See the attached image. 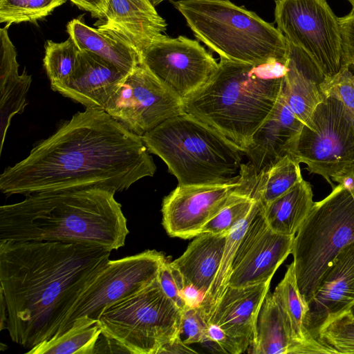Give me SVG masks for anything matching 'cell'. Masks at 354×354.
Listing matches in <instances>:
<instances>
[{
	"label": "cell",
	"mask_w": 354,
	"mask_h": 354,
	"mask_svg": "<svg viewBox=\"0 0 354 354\" xmlns=\"http://www.w3.org/2000/svg\"><path fill=\"white\" fill-rule=\"evenodd\" d=\"M140 136L104 110L86 108L0 176V190L30 194L88 188L115 193L153 176L156 165Z\"/></svg>",
	"instance_id": "1"
},
{
	"label": "cell",
	"mask_w": 354,
	"mask_h": 354,
	"mask_svg": "<svg viewBox=\"0 0 354 354\" xmlns=\"http://www.w3.org/2000/svg\"><path fill=\"white\" fill-rule=\"evenodd\" d=\"M111 252L60 241H0V295L12 341L28 351L52 338Z\"/></svg>",
	"instance_id": "2"
},
{
	"label": "cell",
	"mask_w": 354,
	"mask_h": 354,
	"mask_svg": "<svg viewBox=\"0 0 354 354\" xmlns=\"http://www.w3.org/2000/svg\"><path fill=\"white\" fill-rule=\"evenodd\" d=\"M115 192L88 188L42 192L0 207V241H60L123 247L129 233Z\"/></svg>",
	"instance_id": "3"
},
{
	"label": "cell",
	"mask_w": 354,
	"mask_h": 354,
	"mask_svg": "<svg viewBox=\"0 0 354 354\" xmlns=\"http://www.w3.org/2000/svg\"><path fill=\"white\" fill-rule=\"evenodd\" d=\"M286 62L259 65L220 58L210 80L183 100L185 113L212 127L241 151L274 108L282 91Z\"/></svg>",
	"instance_id": "4"
},
{
	"label": "cell",
	"mask_w": 354,
	"mask_h": 354,
	"mask_svg": "<svg viewBox=\"0 0 354 354\" xmlns=\"http://www.w3.org/2000/svg\"><path fill=\"white\" fill-rule=\"evenodd\" d=\"M141 138L179 185L223 184L241 178L243 153L216 130L187 113L171 118Z\"/></svg>",
	"instance_id": "5"
},
{
	"label": "cell",
	"mask_w": 354,
	"mask_h": 354,
	"mask_svg": "<svg viewBox=\"0 0 354 354\" xmlns=\"http://www.w3.org/2000/svg\"><path fill=\"white\" fill-rule=\"evenodd\" d=\"M198 40L231 62L259 65L286 62L288 41L283 33L255 12L229 0L171 1Z\"/></svg>",
	"instance_id": "6"
},
{
	"label": "cell",
	"mask_w": 354,
	"mask_h": 354,
	"mask_svg": "<svg viewBox=\"0 0 354 354\" xmlns=\"http://www.w3.org/2000/svg\"><path fill=\"white\" fill-rule=\"evenodd\" d=\"M354 241V198L337 184L314 205L297 232L291 254L299 290L308 302L340 251Z\"/></svg>",
	"instance_id": "7"
},
{
	"label": "cell",
	"mask_w": 354,
	"mask_h": 354,
	"mask_svg": "<svg viewBox=\"0 0 354 354\" xmlns=\"http://www.w3.org/2000/svg\"><path fill=\"white\" fill-rule=\"evenodd\" d=\"M183 310L163 292L158 278L106 308L97 323L102 335L123 353L159 354L180 336Z\"/></svg>",
	"instance_id": "8"
},
{
	"label": "cell",
	"mask_w": 354,
	"mask_h": 354,
	"mask_svg": "<svg viewBox=\"0 0 354 354\" xmlns=\"http://www.w3.org/2000/svg\"><path fill=\"white\" fill-rule=\"evenodd\" d=\"M290 155L334 188L333 178L354 164V115L325 97L303 124Z\"/></svg>",
	"instance_id": "9"
},
{
	"label": "cell",
	"mask_w": 354,
	"mask_h": 354,
	"mask_svg": "<svg viewBox=\"0 0 354 354\" xmlns=\"http://www.w3.org/2000/svg\"><path fill=\"white\" fill-rule=\"evenodd\" d=\"M274 21L287 41L305 51L324 78L341 69L340 26L326 0H275Z\"/></svg>",
	"instance_id": "10"
},
{
	"label": "cell",
	"mask_w": 354,
	"mask_h": 354,
	"mask_svg": "<svg viewBox=\"0 0 354 354\" xmlns=\"http://www.w3.org/2000/svg\"><path fill=\"white\" fill-rule=\"evenodd\" d=\"M166 259L162 252L147 250L109 260L82 290L53 337L66 331L80 317H87L97 322L106 308L154 281Z\"/></svg>",
	"instance_id": "11"
},
{
	"label": "cell",
	"mask_w": 354,
	"mask_h": 354,
	"mask_svg": "<svg viewBox=\"0 0 354 354\" xmlns=\"http://www.w3.org/2000/svg\"><path fill=\"white\" fill-rule=\"evenodd\" d=\"M104 111L140 137L164 121L185 113L183 100L142 62L127 74Z\"/></svg>",
	"instance_id": "12"
},
{
	"label": "cell",
	"mask_w": 354,
	"mask_h": 354,
	"mask_svg": "<svg viewBox=\"0 0 354 354\" xmlns=\"http://www.w3.org/2000/svg\"><path fill=\"white\" fill-rule=\"evenodd\" d=\"M141 62L182 100L202 88L218 63L198 40L162 35L140 53Z\"/></svg>",
	"instance_id": "13"
},
{
	"label": "cell",
	"mask_w": 354,
	"mask_h": 354,
	"mask_svg": "<svg viewBox=\"0 0 354 354\" xmlns=\"http://www.w3.org/2000/svg\"><path fill=\"white\" fill-rule=\"evenodd\" d=\"M294 238L269 227L261 203L236 249L229 286L244 287L271 280L291 254Z\"/></svg>",
	"instance_id": "14"
},
{
	"label": "cell",
	"mask_w": 354,
	"mask_h": 354,
	"mask_svg": "<svg viewBox=\"0 0 354 354\" xmlns=\"http://www.w3.org/2000/svg\"><path fill=\"white\" fill-rule=\"evenodd\" d=\"M239 180L211 185L178 186L162 201V225L172 237L188 239L201 234L204 225L235 196Z\"/></svg>",
	"instance_id": "15"
},
{
	"label": "cell",
	"mask_w": 354,
	"mask_h": 354,
	"mask_svg": "<svg viewBox=\"0 0 354 354\" xmlns=\"http://www.w3.org/2000/svg\"><path fill=\"white\" fill-rule=\"evenodd\" d=\"M308 305L306 326L313 337L323 323L353 308L354 241L338 254Z\"/></svg>",
	"instance_id": "16"
},
{
	"label": "cell",
	"mask_w": 354,
	"mask_h": 354,
	"mask_svg": "<svg viewBox=\"0 0 354 354\" xmlns=\"http://www.w3.org/2000/svg\"><path fill=\"white\" fill-rule=\"evenodd\" d=\"M304 123L286 103L282 91L266 120L253 136L244 154L248 168L256 174L267 169L291 152Z\"/></svg>",
	"instance_id": "17"
},
{
	"label": "cell",
	"mask_w": 354,
	"mask_h": 354,
	"mask_svg": "<svg viewBox=\"0 0 354 354\" xmlns=\"http://www.w3.org/2000/svg\"><path fill=\"white\" fill-rule=\"evenodd\" d=\"M270 281L244 287L228 286L208 322L220 326L240 353L252 345L257 316L269 291Z\"/></svg>",
	"instance_id": "18"
},
{
	"label": "cell",
	"mask_w": 354,
	"mask_h": 354,
	"mask_svg": "<svg viewBox=\"0 0 354 354\" xmlns=\"http://www.w3.org/2000/svg\"><path fill=\"white\" fill-rule=\"evenodd\" d=\"M127 74L94 53L80 50L71 78L53 90L86 108L105 110Z\"/></svg>",
	"instance_id": "19"
},
{
	"label": "cell",
	"mask_w": 354,
	"mask_h": 354,
	"mask_svg": "<svg viewBox=\"0 0 354 354\" xmlns=\"http://www.w3.org/2000/svg\"><path fill=\"white\" fill-rule=\"evenodd\" d=\"M103 17L97 28L122 37L140 54L167 26L150 0H108Z\"/></svg>",
	"instance_id": "20"
},
{
	"label": "cell",
	"mask_w": 354,
	"mask_h": 354,
	"mask_svg": "<svg viewBox=\"0 0 354 354\" xmlns=\"http://www.w3.org/2000/svg\"><path fill=\"white\" fill-rule=\"evenodd\" d=\"M286 66L282 93L290 109L304 124L325 97L320 89L324 77L308 54L289 41Z\"/></svg>",
	"instance_id": "21"
},
{
	"label": "cell",
	"mask_w": 354,
	"mask_h": 354,
	"mask_svg": "<svg viewBox=\"0 0 354 354\" xmlns=\"http://www.w3.org/2000/svg\"><path fill=\"white\" fill-rule=\"evenodd\" d=\"M250 349L254 354H308L295 339L282 306L269 291L258 312Z\"/></svg>",
	"instance_id": "22"
},
{
	"label": "cell",
	"mask_w": 354,
	"mask_h": 354,
	"mask_svg": "<svg viewBox=\"0 0 354 354\" xmlns=\"http://www.w3.org/2000/svg\"><path fill=\"white\" fill-rule=\"evenodd\" d=\"M227 234L202 233L185 252L171 261L183 277L185 284L196 287L203 297L216 274L225 250Z\"/></svg>",
	"instance_id": "23"
},
{
	"label": "cell",
	"mask_w": 354,
	"mask_h": 354,
	"mask_svg": "<svg viewBox=\"0 0 354 354\" xmlns=\"http://www.w3.org/2000/svg\"><path fill=\"white\" fill-rule=\"evenodd\" d=\"M9 26L0 30L1 152L12 118L23 113L27 105L26 95L32 82L31 75L25 71L18 73L17 51L8 34Z\"/></svg>",
	"instance_id": "24"
},
{
	"label": "cell",
	"mask_w": 354,
	"mask_h": 354,
	"mask_svg": "<svg viewBox=\"0 0 354 354\" xmlns=\"http://www.w3.org/2000/svg\"><path fill=\"white\" fill-rule=\"evenodd\" d=\"M67 31L80 50L94 53L127 73L141 62L139 52L110 31L91 28L79 19L68 22Z\"/></svg>",
	"instance_id": "25"
},
{
	"label": "cell",
	"mask_w": 354,
	"mask_h": 354,
	"mask_svg": "<svg viewBox=\"0 0 354 354\" xmlns=\"http://www.w3.org/2000/svg\"><path fill=\"white\" fill-rule=\"evenodd\" d=\"M314 203L312 186L303 179L263 207L267 223L277 233L295 236Z\"/></svg>",
	"instance_id": "26"
},
{
	"label": "cell",
	"mask_w": 354,
	"mask_h": 354,
	"mask_svg": "<svg viewBox=\"0 0 354 354\" xmlns=\"http://www.w3.org/2000/svg\"><path fill=\"white\" fill-rule=\"evenodd\" d=\"M273 294L288 316L295 339L306 348L308 354H333L318 342L306 326L308 305L299 290L292 262L288 266Z\"/></svg>",
	"instance_id": "27"
},
{
	"label": "cell",
	"mask_w": 354,
	"mask_h": 354,
	"mask_svg": "<svg viewBox=\"0 0 354 354\" xmlns=\"http://www.w3.org/2000/svg\"><path fill=\"white\" fill-rule=\"evenodd\" d=\"M102 331L97 321L87 317L76 319L57 337L36 345L28 354H93Z\"/></svg>",
	"instance_id": "28"
},
{
	"label": "cell",
	"mask_w": 354,
	"mask_h": 354,
	"mask_svg": "<svg viewBox=\"0 0 354 354\" xmlns=\"http://www.w3.org/2000/svg\"><path fill=\"white\" fill-rule=\"evenodd\" d=\"M261 206L257 200L248 216L236 225L227 236L223 257L212 283L204 295L198 308L201 315L207 323L224 291L229 286L233 261L236 249L249 223Z\"/></svg>",
	"instance_id": "29"
},
{
	"label": "cell",
	"mask_w": 354,
	"mask_h": 354,
	"mask_svg": "<svg viewBox=\"0 0 354 354\" xmlns=\"http://www.w3.org/2000/svg\"><path fill=\"white\" fill-rule=\"evenodd\" d=\"M299 162L290 154L257 174V192L263 207L303 180Z\"/></svg>",
	"instance_id": "30"
},
{
	"label": "cell",
	"mask_w": 354,
	"mask_h": 354,
	"mask_svg": "<svg viewBox=\"0 0 354 354\" xmlns=\"http://www.w3.org/2000/svg\"><path fill=\"white\" fill-rule=\"evenodd\" d=\"M80 52L70 37L60 43L47 41L44 66L52 89L66 84L71 78L79 63Z\"/></svg>",
	"instance_id": "31"
},
{
	"label": "cell",
	"mask_w": 354,
	"mask_h": 354,
	"mask_svg": "<svg viewBox=\"0 0 354 354\" xmlns=\"http://www.w3.org/2000/svg\"><path fill=\"white\" fill-rule=\"evenodd\" d=\"M314 337L331 350L333 354H353V310H348L323 323L316 330Z\"/></svg>",
	"instance_id": "32"
},
{
	"label": "cell",
	"mask_w": 354,
	"mask_h": 354,
	"mask_svg": "<svg viewBox=\"0 0 354 354\" xmlns=\"http://www.w3.org/2000/svg\"><path fill=\"white\" fill-rule=\"evenodd\" d=\"M257 201L245 194L241 183L234 198L204 225L201 234H228L248 216Z\"/></svg>",
	"instance_id": "33"
},
{
	"label": "cell",
	"mask_w": 354,
	"mask_h": 354,
	"mask_svg": "<svg viewBox=\"0 0 354 354\" xmlns=\"http://www.w3.org/2000/svg\"><path fill=\"white\" fill-rule=\"evenodd\" d=\"M66 0H0V22L33 21L50 14Z\"/></svg>",
	"instance_id": "34"
},
{
	"label": "cell",
	"mask_w": 354,
	"mask_h": 354,
	"mask_svg": "<svg viewBox=\"0 0 354 354\" xmlns=\"http://www.w3.org/2000/svg\"><path fill=\"white\" fill-rule=\"evenodd\" d=\"M320 89L324 97L340 101L354 115V73L348 66L343 65L336 74L325 77Z\"/></svg>",
	"instance_id": "35"
},
{
	"label": "cell",
	"mask_w": 354,
	"mask_h": 354,
	"mask_svg": "<svg viewBox=\"0 0 354 354\" xmlns=\"http://www.w3.org/2000/svg\"><path fill=\"white\" fill-rule=\"evenodd\" d=\"M158 281L165 294L183 311L187 307L182 295L185 281L180 272L167 259L160 268Z\"/></svg>",
	"instance_id": "36"
},
{
	"label": "cell",
	"mask_w": 354,
	"mask_h": 354,
	"mask_svg": "<svg viewBox=\"0 0 354 354\" xmlns=\"http://www.w3.org/2000/svg\"><path fill=\"white\" fill-rule=\"evenodd\" d=\"M207 325L198 308L186 307L183 311L181 323L180 335L185 337L183 342L187 345L203 343Z\"/></svg>",
	"instance_id": "37"
},
{
	"label": "cell",
	"mask_w": 354,
	"mask_h": 354,
	"mask_svg": "<svg viewBox=\"0 0 354 354\" xmlns=\"http://www.w3.org/2000/svg\"><path fill=\"white\" fill-rule=\"evenodd\" d=\"M342 38L343 65L354 71V8L338 18Z\"/></svg>",
	"instance_id": "38"
},
{
	"label": "cell",
	"mask_w": 354,
	"mask_h": 354,
	"mask_svg": "<svg viewBox=\"0 0 354 354\" xmlns=\"http://www.w3.org/2000/svg\"><path fill=\"white\" fill-rule=\"evenodd\" d=\"M207 342L216 344L223 352L240 354L239 350L233 340L220 326L214 323H207L203 343Z\"/></svg>",
	"instance_id": "39"
},
{
	"label": "cell",
	"mask_w": 354,
	"mask_h": 354,
	"mask_svg": "<svg viewBox=\"0 0 354 354\" xmlns=\"http://www.w3.org/2000/svg\"><path fill=\"white\" fill-rule=\"evenodd\" d=\"M82 9L90 12L93 16L103 17L108 0H70Z\"/></svg>",
	"instance_id": "40"
},
{
	"label": "cell",
	"mask_w": 354,
	"mask_h": 354,
	"mask_svg": "<svg viewBox=\"0 0 354 354\" xmlns=\"http://www.w3.org/2000/svg\"><path fill=\"white\" fill-rule=\"evenodd\" d=\"M182 295L187 307L191 308H198L203 298V295L192 285L185 286Z\"/></svg>",
	"instance_id": "41"
},
{
	"label": "cell",
	"mask_w": 354,
	"mask_h": 354,
	"mask_svg": "<svg viewBox=\"0 0 354 354\" xmlns=\"http://www.w3.org/2000/svg\"><path fill=\"white\" fill-rule=\"evenodd\" d=\"M333 181L348 189L354 198V164L339 175L334 177Z\"/></svg>",
	"instance_id": "42"
},
{
	"label": "cell",
	"mask_w": 354,
	"mask_h": 354,
	"mask_svg": "<svg viewBox=\"0 0 354 354\" xmlns=\"http://www.w3.org/2000/svg\"><path fill=\"white\" fill-rule=\"evenodd\" d=\"M196 353V351L191 349L185 344L180 336L176 338L161 350L160 353Z\"/></svg>",
	"instance_id": "43"
},
{
	"label": "cell",
	"mask_w": 354,
	"mask_h": 354,
	"mask_svg": "<svg viewBox=\"0 0 354 354\" xmlns=\"http://www.w3.org/2000/svg\"><path fill=\"white\" fill-rule=\"evenodd\" d=\"M0 301H1L0 330H2L3 329H6V324H7V320H8V313H7L6 303L4 301V299H3V297L2 295H1Z\"/></svg>",
	"instance_id": "44"
},
{
	"label": "cell",
	"mask_w": 354,
	"mask_h": 354,
	"mask_svg": "<svg viewBox=\"0 0 354 354\" xmlns=\"http://www.w3.org/2000/svg\"><path fill=\"white\" fill-rule=\"evenodd\" d=\"M150 1L152 3V4L154 6H156L158 5L160 3H161L162 1H165V0H150ZM169 1H171L174 0H169Z\"/></svg>",
	"instance_id": "45"
},
{
	"label": "cell",
	"mask_w": 354,
	"mask_h": 354,
	"mask_svg": "<svg viewBox=\"0 0 354 354\" xmlns=\"http://www.w3.org/2000/svg\"><path fill=\"white\" fill-rule=\"evenodd\" d=\"M352 5L353 8H354V0H348Z\"/></svg>",
	"instance_id": "46"
},
{
	"label": "cell",
	"mask_w": 354,
	"mask_h": 354,
	"mask_svg": "<svg viewBox=\"0 0 354 354\" xmlns=\"http://www.w3.org/2000/svg\"><path fill=\"white\" fill-rule=\"evenodd\" d=\"M353 312H354V307H353Z\"/></svg>",
	"instance_id": "47"
}]
</instances>
